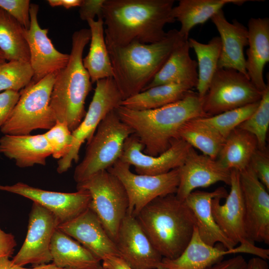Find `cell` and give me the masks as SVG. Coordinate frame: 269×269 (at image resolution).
I'll list each match as a JSON object with an SVG mask.
<instances>
[{
	"instance_id": "ffe728a7",
	"label": "cell",
	"mask_w": 269,
	"mask_h": 269,
	"mask_svg": "<svg viewBox=\"0 0 269 269\" xmlns=\"http://www.w3.org/2000/svg\"><path fill=\"white\" fill-rule=\"evenodd\" d=\"M179 185L175 194L182 201L198 188L208 187L218 182L230 184L231 170L223 167L216 159L199 154L192 147L179 168Z\"/></svg>"
},
{
	"instance_id": "e0dca14e",
	"label": "cell",
	"mask_w": 269,
	"mask_h": 269,
	"mask_svg": "<svg viewBox=\"0 0 269 269\" xmlns=\"http://www.w3.org/2000/svg\"><path fill=\"white\" fill-rule=\"evenodd\" d=\"M38 8L37 4H30V24L25 32L29 50V63L33 72L31 82L32 83L63 69L70 57L69 54L58 51L47 36L48 29L40 27L37 20Z\"/></svg>"
},
{
	"instance_id": "f1b7e54d",
	"label": "cell",
	"mask_w": 269,
	"mask_h": 269,
	"mask_svg": "<svg viewBox=\"0 0 269 269\" xmlns=\"http://www.w3.org/2000/svg\"><path fill=\"white\" fill-rule=\"evenodd\" d=\"M258 148L256 137L237 128L225 138L216 160L226 169L241 172L249 166L251 158Z\"/></svg>"
},
{
	"instance_id": "7dc6e473",
	"label": "cell",
	"mask_w": 269,
	"mask_h": 269,
	"mask_svg": "<svg viewBox=\"0 0 269 269\" xmlns=\"http://www.w3.org/2000/svg\"><path fill=\"white\" fill-rule=\"evenodd\" d=\"M246 269H269V265L266 260L256 257L247 262Z\"/></svg>"
},
{
	"instance_id": "f35d334b",
	"label": "cell",
	"mask_w": 269,
	"mask_h": 269,
	"mask_svg": "<svg viewBox=\"0 0 269 269\" xmlns=\"http://www.w3.org/2000/svg\"><path fill=\"white\" fill-rule=\"evenodd\" d=\"M29 0H0V7L4 10L26 30L30 26V7Z\"/></svg>"
},
{
	"instance_id": "3957f363",
	"label": "cell",
	"mask_w": 269,
	"mask_h": 269,
	"mask_svg": "<svg viewBox=\"0 0 269 269\" xmlns=\"http://www.w3.org/2000/svg\"><path fill=\"white\" fill-rule=\"evenodd\" d=\"M183 39L178 30L173 29L167 32L164 39L154 43L134 41L123 46L107 45L113 78L123 100L143 90Z\"/></svg>"
},
{
	"instance_id": "7a4b0ae2",
	"label": "cell",
	"mask_w": 269,
	"mask_h": 269,
	"mask_svg": "<svg viewBox=\"0 0 269 269\" xmlns=\"http://www.w3.org/2000/svg\"><path fill=\"white\" fill-rule=\"evenodd\" d=\"M115 111L138 137L143 152L153 156L165 151L179 138L186 122L208 117L203 109V98L192 90L181 100L157 109L137 111L120 106Z\"/></svg>"
},
{
	"instance_id": "4fadbf2b",
	"label": "cell",
	"mask_w": 269,
	"mask_h": 269,
	"mask_svg": "<svg viewBox=\"0 0 269 269\" xmlns=\"http://www.w3.org/2000/svg\"><path fill=\"white\" fill-rule=\"evenodd\" d=\"M246 233L250 242L269 244V194L248 166L240 172Z\"/></svg>"
},
{
	"instance_id": "681fc988",
	"label": "cell",
	"mask_w": 269,
	"mask_h": 269,
	"mask_svg": "<svg viewBox=\"0 0 269 269\" xmlns=\"http://www.w3.org/2000/svg\"><path fill=\"white\" fill-rule=\"evenodd\" d=\"M30 269H68L58 267L55 266L53 263L52 264H44L35 266Z\"/></svg>"
},
{
	"instance_id": "603a6c76",
	"label": "cell",
	"mask_w": 269,
	"mask_h": 269,
	"mask_svg": "<svg viewBox=\"0 0 269 269\" xmlns=\"http://www.w3.org/2000/svg\"><path fill=\"white\" fill-rule=\"evenodd\" d=\"M221 41L218 68L233 69L248 77L246 69L244 48L248 45V30L237 20L232 23L226 19L223 9L212 17Z\"/></svg>"
},
{
	"instance_id": "60d3db41",
	"label": "cell",
	"mask_w": 269,
	"mask_h": 269,
	"mask_svg": "<svg viewBox=\"0 0 269 269\" xmlns=\"http://www.w3.org/2000/svg\"><path fill=\"white\" fill-rule=\"evenodd\" d=\"M19 97V92L7 90L0 93V129L7 120Z\"/></svg>"
},
{
	"instance_id": "8992f818",
	"label": "cell",
	"mask_w": 269,
	"mask_h": 269,
	"mask_svg": "<svg viewBox=\"0 0 269 269\" xmlns=\"http://www.w3.org/2000/svg\"><path fill=\"white\" fill-rule=\"evenodd\" d=\"M56 73L30 83L19 91L18 102L0 129L2 134L27 135L35 130H48L54 126L57 120L50 99Z\"/></svg>"
},
{
	"instance_id": "83f0119b",
	"label": "cell",
	"mask_w": 269,
	"mask_h": 269,
	"mask_svg": "<svg viewBox=\"0 0 269 269\" xmlns=\"http://www.w3.org/2000/svg\"><path fill=\"white\" fill-rule=\"evenodd\" d=\"M247 0H180L173 6L172 17L180 22L179 34L185 40L188 39L191 30L196 25L203 24L228 4L241 5Z\"/></svg>"
},
{
	"instance_id": "ee69618b",
	"label": "cell",
	"mask_w": 269,
	"mask_h": 269,
	"mask_svg": "<svg viewBox=\"0 0 269 269\" xmlns=\"http://www.w3.org/2000/svg\"><path fill=\"white\" fill-rule=\"evenodd\" d=\"M247 262L241 255L222 260L207 269H246Z\"/></svg>"
},
{
	"instance_id": "6da1fadb",
	"label": "cell",
	"mask_w": 269,
	"mask_h": 269,
	"mask_svg": "<svg viewBox=\"0 0 269 269\" xmlns=\"http://www.w3.org/2000/svg\"><path fill=\"white\" fill-rule=\"evenodd\" d=\"M174 0H105L102 18L107 45L133 42L151 44L167 35L166 24L174 22Z\"/></svg>"
},
{
	"instance_id": "7402d4cb",
	"label": "cell",
	"mask_w": 269,
	"mask_h": 269,
	"mask_svg": "<svg viewBox=\"0 0 269 269\" xmlns=\"http://www.w3.org/2000/svg\"><path fill=\"white\" fill-rule=\"evenodd\" d=\"M228 193L223 187L211 192L193 191L184 200L192 212L195 227L201 239L206 244L215 246L222 245L227 249L237 245L228 238L216 224L211 209V201L216 197L226 198Z\"/></svg>"
},
{
	"instance_id": "5bb4252c",
	"label": "cell",
	"mask_w": 269,
	"mask_h": 269,
	"mask_svg": "<svg viewBox=\"0 0 269 269\" xmlns=\"http://www.w3.org/2000/svg\"><path fill=\"white\" fill-rule=\"evenodd\" d=\"M0 190L20 195L39 204L52 213L59 224L77 216L89 207L91 202L89 192L82 189L72 193L51 191L19 182L12 185H0Z\"/></svg>"
},
{
	"instance_id": "ab89813d",
	"label": "cell",
	"mask_w": 269,
	"mask_h": 269,
	"mask_svg": "<svg viewBox=\"0 0 269 269\" xmlns=\"http://www.w3.org/2000/svg\"><path fill=\"white\" fill-rule=\"evenodd\" d=\"M249 166L258 179L269 190V153L266 147L259 149L253 154Z\"/></svg>"
},
{
	"instance_id": "7c38bea8",
	"label": "cell",
	"mask_w": 269,
	"mask_h": 269,
	"mask_svg": "<svg viewBox=\"0 0 269 269\" xmlns=\"http://www.w3.org/2000/svg\"><path fill=\"white\" fill-rule=\"evenodd\" d=\"M50 211L33 202L29 215L27 234L23 245L12 261L24 267L35 266L52 261L50 246L53 235L59 225Z\"/></svg>"
},
{
	"instance_id": "9c48e42d",
	"label": "cell",
	"mask_w": 269,
	"mask_h": 269,
	"mask_svg": "<svg viewBox=\"0 0 269 269\" xmlns=\"http://www.w3.org/2000/svg\"><path fill=\"white\" fill-rule=\"evenodd\" d=\"M262 93L242 73L218 68L203 98V109L208 117L216 115L258 102Z\"/></svg>"
},
{
	"instance_id": "9a60e30c",
	"label": "cell",
	"mask_w": 269,
	"mask_h": 269,
	"mask_svg": "<svg viewBox=\"0 0 269 269\" xmlns=\"http://www.w3.org/2000/svg\"><path fill=\"white\" fill-rule=\"evenodd\" d=\"M248 254L264 260L269 259V250L239 245L227 249L222 245H209L200 237L196 227L192 237L180 255L174 259L162 258L160 266L168 269H207L230 254Z\"/></svg>"
},
{
	"instance_id": "8fae6325",
	"label": "cell",
	"mask_w": 269,
	"mask_h": 269,
	"mask_svg": "<svg viewBox=\"0 0 269 269\" xmlns=\"http://www.w3.org/2000/svg\"><path fill=\"white\" fill-rule=\"evenodd\" d=\"M96 83L88 110L81 123L72 132L73 146L69 153L58 161L57 171L60 174L67 171L73 161H78L82 144L91 139L100 122L108 113L120 106L123 100L113 77L101 79Z\"/></svg>"
},
{
	"instance_id": "277c9868",
	"label": "cell",
	"mask_w": 269,
	"mask_h": 269,
	"mask_svg": "<svg viewBox=\"0 0 269 269\" xmlns=\"http://www.w3.org/2000/svg\"><path fill=\"white\" fill-rule=\"evenodd\" d=\"M136 218L155 249L162 258L168 259L180 255L195 227L190 210L175 194L155 198Z\"/></svg>"
},
{
	"instance_id": "836d02e7",
	"label": "cell",
	"mask_w": 269,
	"mask_h": 269,
	"mask_svg": "<svg viewBox=\"0 0 269 269\" xmlns=\"http://www.w3.org/2000/svg\"><path fill=\"white\" fill-rule=\"evenodd\" d=\"M188 40L190 48L194 50L197 56L198 80L196 89L199 96L203 98L218 69L221 50V39L219 36H215L207 44L192 38Z\"/></svg>"
},
{
	"instance_id": "44dd1931",
	"label": "cell",
	"mask_w": 269,
	"mask_h": 269,
	"mask_svg": "<svg viewBox=\"0 0 269 269\" xmlns=\"http://www.w3.org/2000/svg\"><path fill=\"white\" fill-rule=\"evenodd\" d=\"M57 229L77 241L101 261L107 256H119L115 242L89 207L73 219L59 224Z\"/></svg>"
},
{
	"instance_id": "d6986e66",
	"label": "cell",
	"mask_w": 269,
	"mask_h": 269,
	"mask_svg": "<svg viewBox=\"0 0 269 269\" xmlns=\"http://www.w3.org/2000/svg\"><path fill=\"white\" fill-rule=\"evenodd\" d=\"M230 191L224 204L221 197L211 201V209L215 222L225 235L236 245H255L248 239L245 228V210L240 181V172L231 170Z\"/></svg>"
},
{
	"instance_id": "8d00e7d4",
	"label": "cell",
	"mask_w": 269,
	"mask_h": 269,
	"mask_svg": "<svg viewBox=\"0 0 269 269\" xmlns=\"http://www.w3.org/2000/svg\"><path fill=\"white\" fill-rule=\"evenodd\" d=\"M269 127V86L263 92L256 110L238 128L253 134L257 138L258 148L263 149L267 147L266 140Z\"/></svg>"
},
{
	"instance_id": "d6a6232c",
	"label": "cell",
	"mask_w": 269,
	"mask_h": 269,
	"mask_svg": "<svg viewBox=\"0 0 269 269\" xmlns=\"http://www.w3.org/2000/svg\"><path fill=\"white\" fill-rule=\"evenodd\" d=\"M178 138L213 159H216L225 139L201 118L186 122L181 128Z\"/></svg>"
},
{
	"instance_id": "4316f807",
	"label": "cell",
	"mask_w": 269,
	"mask_h": 269,
	"mask_svg": "<svg viewBox=\"0 0 269 269\" xmlns=\"http://www.w3.org/2000/svg\"><path fill=\"white\" fill-rule=\"evenodd\" d=\"M50 250L55 266L68 269H98L101 261L77 241L59 229L55 231Z\"/></svg>"
},
{
	"instance_id": "484cf974",
	"label": "cell",
	"mask_w": 269,
	"mask_h": 269,
	"mask_svg": "<svg viewBox=\"0 0 269 269\" xmlns=\"http://www.w3.org/2000/svg\"><path fill=\"white\" fill-rule=\"evenodd\" d=\"M188 40L183 39L178 43L162 67L142 91L168 84H185L196 88L197 62L190 56Z\"/></svg>"
},
{
	"instance_id": "ba28073f",
	"label": "cell",
	"mask_w": 269,
	"mask_h": 269,
	"mask_svg": "<svg viewBox=\"0 0 269 269\" xmlns=\"http://www.w3.org/2000/svg\"><path fill=\"white\" fill-rule=\"evenodd\" d=\"M76 188L89 192V207L97 215L115 242L129 207L128 195L120 180L107 170H103L77 183Z\"/></svg>"
},
{
	"instance_id": "db71d44e",
	"label": "cell",
	"mask_w": 269,
	"mask_h": 269,
	"mask_svg": "<svg viewBox=\"0 0 269 269\" xmlns=\"http://www.w3.org/2000/svg\"><path fill=\"white\" fill-rule=\"evenodd\" d=\"M103 269H104V268H103Z\"/></svg>"
},
{
	"instance_id": "e575fe53",
	"label": "cell",
	"mask_w": 269,
	"mask_h": 269,
	"mask_svg": "<svg viewBox=\"0 0 269 269\" xmlns=\"http://www.w3.org/2000/svg\"><path fill=\"white\" fill-rule=\"evenodd\" d=\"M33 76L29 62H5L0 65V93L7 90L19 92L30 84Z\"/></svg>"
},
{
	"instance_id": "f5cc1de1",
	"label": "cell",
	"mask_w": 269,
	"mask_h": 269,
	"mask_svg": "<svg viewBox=\"0 0 269 269\" xmlns=\"http://www.w3.org/2000/svg\"><path fill=\"white\" fill-rule=\"evenodd\" d=\"M103 269V267H102H102H101V268H99V269Z\"/></svg>"
},
{
	"instance_id": "f6af8a7d",
	"label": "cell",
	"mask_w": 269,
	"mask_h": 269,
	"mask_svg": "<svg viewBox=\"0 0 269 269\" xmlns=\"http://www.w3.org/2000/svg\"><path fill=\"white\" fill-rule=\"evenodd\" d=\"M102 262V266L105 269H133L118 256H107Z\"/></svg>"
},
{
	"instance_id": "5b68a950",
	"label": "cell",
	"mask_w": 269,
	"mask_h": 269,
	"mask_svg": "<svg viewBox=\"0 0 269 269\" xmlns=\"http://www.w3.org/2000/svg\"><path fill=\"white\" fill-rule=\"evenodd\" d=\"M89 29L74 32L72 49L66 66L56 74L50 106L56 120L65 123L74 131L85 116V102L92 89L90 75L83 64V53L90 40Z\"/></svg>"
},
{
	"instance_id": "ac0fdd59",
	"label": "cell",
	"mask_w": 269,
	"mask_h": 269,
	"mask_svg": "<svg viewBox=\"0 0 269 269\" xmlns=\"http://www.w3.org/2000/svg\"><path fill=\"white\" fill-rule=\"evenodd\" d=\"M119 256L133 269H156L162 257L157 251L136 217L127 214L115 241Z\"/></svg>"
},
{
	"instance_id": "c3c4849f",
	"label": "cell",
	"mask_w": 269,
	"mask_h": 269,
	"mask_svg": "<svg viewBox=\"0 0 269 269\" xmlns=\"http://www.w3.org/2000/svg\"><path fill=\"white\" fill-rule=\"evenodd\" d=\"M8 257L0 258V269H30L15 264Z\"/></svg>"
},
{
	"instance_id": "cb8c5ba5",
	"label": "cell",
	"mask_w": 269,
	"mask_h": 269,
	"mask_svg": "<svg viewBox=\"0 0 269 269\" xmlns=\"http://www.w3.org/2000/svg\"><path fill=\"white\" fill-rule=\"evenodd\" d=\"M247 28L249 48L246 69L252 83L263 93L269 86L263 76L264 67L269 62V19L252 17Z\"/></svg>"
},
{
	"instance_id": "74e56055",
	"label": "cell",
	"mask_w": 269,
	"mask_h": 269,
	"mask_svg": "<svg viewBox=\"0 0 269 269\" xmlns=\"http://www.w3.org/2000/svg\"><path fill=\"white\" fill-rule=\"evenodd\" d=\"M52 149V156L60 159L70 151L73 144V136L67 125L57 121L56 124L43 134Z\"/></svg>"
},
{
	"instance_id": "d4e9b609",
	"label": "cell",
	"mask_w": 269,
	"mask_h": 269,
	"mask_svg": "<svg viewBox=\"0 0 269 269\" xmlns=\"http://www.w3.org/2000/svg\"><path fill=\"white\" fill-rule=\"evenodd\" d=\"M0 153L14 159L18 167L25 168L35 164L45 165L52 151L43 134H4L0 138Z\"/></svg>"
},
{
	"instance_id": "52a82bcc",
	"label": "cell",
	"mask_w": 269,
	"mask_h": 269,
	"mask_svg": "<svg viewBox=\"0 0 269 269\" xmlns=\"http://www.w3.org/2000/svg\"><path fill=\"white\" fill-rule=\"evenodd\" d=\"M133 134L132 130L120 119L115 110L108 113L87 142L84 157L74 170L76 182H81L111 167L120 159L125 140Z\"/></svg>"
},
{
	"instance_id": "d590c367",
	"label": "cell",
	"mask_w": 269,
	"mask_h": 269,
	"mask_svg": "<svg viewBox=\"0 0 269 269\" xmlns=\"http://www.w3.org/2000/svg\"><path fill=\"white\" fill-rule=\"evenodd\" d=\"M259 102L260 101L201 119L226 138L234 130L254 113L257 109Z\"/></svg>"
},
{
	"instance_id": "b9f144b4",
	"label": "cell",
	"mask_w": 269,
	"mask_h": 269,
	"mask_svg": "<svg viewBox=\"0 0 269 269\" xmlns=\"http://www.w3.org/2000/svg\"><path fill=\"white\" fill-rule=\"evenodd\" d=\"M105 0H82L79 6V15L83 20L94 19L96 16L102 18Z\"/></svg>"
},
{
	"instance_id": "30bf717a",
	"label": "cell",
	"mask_w": 269,
	"mask_h": 269,
	"mask_svg": "<svg viewBox=\"0 0 269 269\" xmlns=\"http://www.w3.org/2000/svg\"><path fill=\"white\" fill-rule=\"evenodd\" d=\"M131 166L117 160L107 170L123 185L129 200L127 214L135 217L141 209L156 198L175 194L179 185V168L166 173L141 175L133 173Z\"/></svg>"
},
{
	"instance_id": "7bdbcfd3",
	"label": "cell",
	"mask_w": 269,
	"mask_h": 269,
	"mask_svg": "<svg viewBox=\"0 0 269 269\" xmlns=\"http://www.w3.org/2000/svg\"><path fill=\"white\" fill-rule=\"evenodd\" d=\"M16 246L14 236L11 233H5L0 228V258L10 257Z\"/></svg>"
},
{
	"instance_id": "f907efd6",
	"label": "cell",
	"mask_w": 269,
	"mask_h": 269,
	"mask_svg": "<svg viewBox=\"0 0 269 269\" xmlns=\"http://www.w3.org/2000/svg\"><path fill=\"white\" fill-rule=\"evenodd\" d=\"M6 62V60L3 52L0 50V65Z\"/></svg>"
},
{
	"instance_id": "4dcf8cb0",
	"label": "cell",
	"mask_w": 269,
	"mask_h": 269,
	"mask_svg": "<svg viewBox=\"0 0 269 269\" xmlns=\"http://www.w3.org/2000/svg\"><path fill=\"white\" fill-rule=\"evenodd\" d=\"M192 89L185 84L160 85L123 100L120 106L137 111L155 109L181 100Z\"/></svg>"
},
{
	"instance_id": "816d5d0a",
	"label": "cell",
	"mask_w": 269,
	"mask_h": 269,
	"mask_svg": "<svg viewBox=\"0 0 269 269\" xmlns=\"http://www.w3.org/2000/svg\"><path fill=\"white\" fill-rule=\"evenodd\" d=\"M156 269H168L161 266H159Z\"/></svg>"
},
{
	"instance_id": "f546056e",
	"label": "cell",
	"mask_w": 269,
	"mask_h": 269,
	"mask_svg": "<svg viewBox=\"0 0 269 269\" xmlns=\"http://www.w3.org/2000/svg\"><path fill=\"white\" fill-rule=\"evenodd\" d=\"M90 30V45L88 54L83 58L84 67L92 83L113 77V72L105 38L103 18L87 21Z\"/></svg>"
},
{
	"instance_id": "1f68e13d",
	"label": "cell",
	"mask_w": 269,
	"mask_h": 269,
	"mask_svg": "<svg viewBox=\"0 0 269 269\" xmlns=\"http://www.w3.org/2000/svg\"><path fill=\"white\" fill-rule=\"evenodd\" d=\"M25 32L23 26L0 7V50L6 61L29 62Z\"/></svg>"
},
{
	"instance_id": "2e32d148",
	"label": "cell",
	"mask_w": 269,
	"mask_h": 269,
	"mask_svg": "<svg viewBox=\"0 0 269 269\" xmlns=\"http://www.w3.org/2000/svg\"><path fill=\"white\" fill-rule=\"evenodd\" d=\"M191 146L178 138L162 153L155 156L143 152V146L134 134L124 142L120 160L134 166L136 174L156 175L179 168L184 161Z\"/></svg>"
},
{
	"instance_id": "bcb514c9",
	"label": "cell",
	"mask_w": 269,
	"mask_h": 269,
	"mask_svg": "<svg viewBox=\"0 0 269 269\" xmlns=\"http://www.w3.org/2000/svg\"><path fill=\"white\" fill-rule=\"evenodd\" d=\"M49 4L52 7L63 6L66 9L80 6L82 0H48Z\"/></svg>"
}]
</instances>
